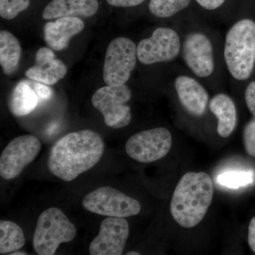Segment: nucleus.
<instances>
[{
  "instance_id": "f257e3e1",
  "label": "nucleus",
  "mask_w": 255,
  "mask_h": 255,
  "mask_svg": "<svg viewBox=\"0 0 255 255\" xmlns=\"http://www.w3.org/2000/svg\"><path fill=\"white\" fill-rule=\"evenodd\" d=\"M105 142L97 132L82 130L59 139L50 150L48 167L55 177L69 182L100 162Z\"/></svg>"
},
{
  "instance_id": "f03ea898",
  "label": "nucleus",
  "mask_w": 255,
  "mask_h": 255,
  "mask_svg": "<svg viewBox=\"0 0 255 255\" xmlns=\"http://www.w3.org/2000/svg\"><path fill=\"white\" fill-rule=\"evenodd\" d=\"M255 6L248 5L245 14L228 28L223 58L228 73L238 82H248L255 73Z\"/></svg>"
},
{
  "instance_id": "7ed1b4c3",
  "label": "nucleus",
  "mask_w": 255,
  "mask_h": 255,
  "mask_svg": "<svg viewBox=\"0 0 255 255\" xmlns=\"http://www.w3.org/2000/svg\"><path fill=\"white\" fill-rule=\"evenodd\" d=\"M211 177L204 172L184 174L174 189L171 201V214L182 227H195L202 221L214 198Z\"/></svg>"
},
{
  "instance_id": "20e7f679",
  "label": "nucleus",
  "mask_w": 255,
  "mask_h": 255,
  "mask_svg": "<svg viewBox=\"0 0 255 255\" xmlns=\"http://www.w3.org/2000/svg\"><path fill=\"white\" fill-rule=\"evenodd\" d=\"M77 234L75 225L61 210L51 207L38 217L33 238V247L39 255H54L62 243L73 241Z\"/></svg>"
},
{
  "instance_id": "39448f33",
  "label": "nucleus",
  "mask_w": 255,
  "mask_h": 255,
  "mask_svg": "<svg viewBox=\"0 0 255 255\" xmlns=\"http://www.w3.org/2000/svg\"><path fill=\"white\" fill-rule=\"evenodd\" d=\"M181 56L189 71L196 78L204 80L216 70L214 43L206 32L192 30L182 38Z\"/></svg>"
},
{
  "instance_id": "423d86ee",
  "label": "nucleus",
  "mask_w": 255,
  "mask_h": 255,
  "mask_svg": "<svg viewBox=\"0 0 255 255\" xmlns=\"http://www.w3.org/2000/svg\"><path fill=\"white\" fill-rule=\"evenodd\" d=\"M137 46L127 37L110 42L106 53L104 81L110 86H122L128 81L137 61Z\"/></svg>"
},
{
  "instance_id": "0eeeda50",
  "label": "nucleus",
  "mask_w": 255,
  "mask_h": 255,
  "mask_svg": "<svg viewBox=\"0 0 255 255\" xmlns=\"http://www.w3.org/2000/svg\"><path fill=\"white\" fill-rule=\"evenodd\" d=\"M131 97L132 92L127 85H107L96 91L92 96V103L103 116L107 127L122 128L127 127L131 121V111L127 105Z\"/></svg>"
},
{
  "instance_id": "6e6552de",
  "label": "nucleus",
  "mask_w": 255,
  "mask_h": 255,
  "mask_svg": "<svg viewBox=\"0 0 255 255\" xmlns=\"http://www.w3.org/2000/svg\"><path fill=\"white\" fill-rule=\"evenodd\" d=\"M82 206L90 212L108 217H130L141 210L136 199L110 187L98 188L87 194L82 200Z\"/></svg>"
},
{
  "instance_id": "1a4fd4ad",
  "label": "nucleus",
  "mask_w": 255,
  "mask_h": 255,
  "mask_svg": "<svg viewBox=\"0 0 255 255\" xmlns=\"http://www.w3.org/2000/svg\"><path fill=\"white\" fill-rule=\"evenodd\" d=\"M182 38L174 28L159 27L137 46V60L145 65L167 63L181 54Z\"/></svg>"
},
{
  "instance_id": "9d476101",
  "label": "nucleus",
  "mask_w": 255,
  "mask_h": 255,
  "mask_svg": "<svg viewBox=\"0 0 255 255\" xmlns=\"http://www.w3.org/2000/svg\"><path fill=\"white\" fill-rule=\"evenodd\" d=\"M172 137L165 128L159 127L137 132L129 137L126 151L129 157L142 163L162 159L172 147Z\"/></svg>"
},
{
  "instance_id": "9b49d317",
  "label": "nucleus",
  "mask_w": 255,
  "mask_h": 255,
  "mask_svg": "<svg viewBox=\"0 0 255 255\" xmlns=\"http://www.w3.org/2000/svg\"><path fill=\"white\" fill-rule=\"evenodd\" d=\"M41 144L36 137L23 135L15 137L6 145L0 157V175L5 180L18 177L36 158Z\"/></svg>"
},
{
  "instance_id": "f8f14e48",
  "label": "nucleus",
  "mask_w": 255,
  "mask_h": 255,
  "mask_svg": "<svg viewBox=\"0 0 255 255\" xmlns=\"http://www.w3.org/2000/svg\"><path fill=\"white\" fill-rule=\"evenodd\" d=\"M129 236L125 218L108 217L101 223L100 233L89 247L91 255L123 254Z\"/></svg>"
},
{
  "instance_id": "ddd939ff",
  "label": "nucleus",
  "mask_w": 255,
  "mask_h": 255,
  "mask_svg": "<svg viewBox=\"0 0 255 255\" xmlns=\"http://www.w3.org/2000/svg\"><path fill=\"white\" fill-rule=\"evenodd\" d=\"M174 90L181 105L194 117H202L209 105L207 90L196 77L180 75L174 81Z\"/></svg>"
},
{
  "instance_id": "4468645a",
  "label": "nucleus",
  "mask_w": 255,
  "mask_h": 255,
  "mask_svg": "<svg viewBox=\"0 0 255 255\" xmlns=\"http://www.w3.org/2000/svg\"><path fill=\"white\" fill-rule=\"evenodd\" d=\"M66 74L65 64L57 59L51 48L43 47L36 52L34 65L26 70L25 75L31 80L53 85L63 80Z\"/></svg>"
},
{
  "instance_id": "2eb2a0df",
  "label": "nucleus",
  "mask_w": 255,
  "mask_h": 255,
  "mask_svg": "<svg viewBox=\"0 0 255 255\" xmlns=\"http://www.w3.org/2000/svg\"><path fill=\"white\" fill-rule=\"evenodd\" d=\"M85 23L78 17H62L49 21L43 27L47 45L51 49L62 50L68 48L73 37L81 33Z\"/></svg>"
},
{
  "instance_id": "dca6fc26",
  "label": "nucleus",
  "mask_w": 255,
  "mask_h": 255,
  "mask_svg": "<svg viewBox=\"0 0 255 255\" xmlns=\"http://www.w3.org/2000/svg\"><path fill=\"white\" fill-rule=\"evenodd\" d=\"M99 9L98 0H52L43 11L44 19L62 17H90Z\"/></svg>"
},
{
  "instance_id": "f3484780",
  "label": "nucleus",
  "mask_w": 255,
  "mask_h": 255,
  "mask_svg": "<svg viewBox=\"0 0 255 255\" xmlns=\"http://www.w3.org/2000/svg\"><path fill=\"white\" fill-rule=\"evenodd\" d=\"M209 106L211 113L218 119V133L222 137H229L238 123L237 109L234 101L226 94L219 93L210 100Z\"/></svg>"
},
{
  "instance_id": "a211bd4d",
  "label": "nucleus",
  "mask_w": 255,
  "mask_h": 255,
  "mask_svg": "<svg viewBox=\"0 0 255 255\" xmlns=\"http://www.w3.org/2000/svg\"><path fill=\"white\" fill-rule=\"evenodd\" d=\"M39 97L28 80L18 82L8 100L10 112L15 117H25L35 110Z\"/></svg>"
},
{
  "instance_id": "6ab92c4d",
  "label": "nucleus",
  "mask_w": 255,
  "mask_h": 255,
  "mask_svg": "<svg viewBox=\"0 0 255 255\" xmlns=\"http://www.w3.org/2000/svg\"><path fill=\"white\" fill-rule=\"evenodd\" d=\"M21 48L19 41L11 32L0 31V65L3 73L11 75L18 69L21 58Z\"/></svg>"
},
{
  "instance_id": "aec40b11",
  "label": "nucleus",
  "mask_w": 255,
  "mask_h": 255,
  "mask_svg": "<svg viewBox=\"0 0 255 255\" xmlns=\"http://www.w3.org/2000/svg\"><path fill=\"white\" fill-rule=\"evenodd\" d=\"M26 243L22 229L10 221H0V255L21 249Z\"/></svg>"
},
{
  "instance_id": "412c9836",
  "label": "nucleus",
  "mask_w": 255,
  "mask_h": 255,
  "mask_svg": "<svg viewBox=\"0 0 255 255\" xmlns=\"http://www.w3.org/2000/svg\"><path fill=\"white\" fill-rule=\"evenodd\" d=\"M192 0H150L149 11L159 18H170L187 9Z\"/></svg>"
},
{
  "instance_id": "4be33fe9",
  "label": "nucleus",
  "mask_w": 255,
  "mask_h": 255,
  "mask_svg": "<svg viewBox=\"0 0 255 255\" xmlns=\"http://www.w3.org/2000/svg\"><path fill=\"white\" fill-rule=\"evenodd\" d=\"M255 181L253 171H229L219 174L217 177L220 185L234 189L253 184Z\"/></svg>"
},
{
  "instance_id": "5701e85b",
  "label": "nucleus",
  "mask_w": 255,
  "mask_h": 255,
  "mask_svg": "<svg viewBox=\"0 0 255 255\" xmlns=\"http://www.w3.org/2000/svg\"><path fill=\"white\" fill-rule=\"evenodd\" d=\"M29 5L30 0H0V16L6 20L13 19Z\"/></svg>"
},
{
  "instance_id": "b1692460",
  "label": "nucleus",
  "mask_w": 255,
  "mask_h": 255,
  "mask_svg": "<svg viewBox=\"0 0 255 255\" xmlns=\"http://www.w3.org/2000/svg\"><path fill=\"white\" fill-rule=\"evenodd\" d=\"M243 138L247 153L255 157V118L246 124L243 130Z\"/></svg>"
},
{
  "instance_id": "393cba45",
  "label": "nucleus",
  "mask_w": 255,
  "mask_h": 255,
  "mask_svg": "<svg viewBox=\"0 0 255 255\" xmlns=\"http://www.w3.org/2000/svg\"><path fill=\"white\" fill-rule=\"evenodd\" d=\"M244 97L248 110L255 118V73L248 82H246Z\"/></svg>"
},
{
  "instance_id": "a878e982",
  "label": "nucleus",
  "mask_w": 255,
  "mask_h": 255,
  "mask_svg": "<svg viewBox=\"0 0 255 255\" xmlns=\"http://www.w3.org/2000/svg\"><path fill=\"white\" fill-rule=\"evenodd\" d=\"M33 89L36 92L37 95L43 100H48L53 95V91L48 85L42 82L33 80Z\"/></svg>"
},
{
  "instance_id": "bb28decb",
  "label": "nucleus",
  "mask_w": 255,
  "mask_h": 255,
  "mask_svg": "<svg viewBox=\"0 0 255 255\" xmlns=\"http://www.w3.org/2000/svg\"><path fill=\"white\" fill-rule=\"evenodd\" d=\"M196 4L203 9L208 11H215L221 9L227 0H194Z\"/></svg>"
},
{
  "instance_id": "cd10ccee",
  "label": "nucleus",
  "mask_w": 255,
  "mask_h": 255,
  "mask_svg": "<svg viewBox=\"0 0 255 255\" xmlns=\"http://www.w3.org/2000/svg\"><path fill=\"white\" fill-rule=\"evenodd\" d=\"M145 0H107L111 6L115 7H134L142 4Z\"/></svg>"
},
{
  "instance_id": "c85d7f7f",
  "label": "nucleus",
  "mask_w": 255,
  "mask_h": 255,
  "mask_svg": "<svg viewBox=\"0 0 255 255\" xmlns=\"http://www.w3.org/2000/svg\"><path fill=\"white\" fill-rule=\"evenodd\" d=\"M248 241L252 251L255 253V217L253 218L250 222L249 227H248Z\"/></svg>"
},
{
  "instance_id": "c756f323",
  "label": "nucleus",
  "mask_w": 255,
  "mask_h": 255,
  "mask_svg": "<svg viewBox=\"0 0 255 255\" xmlns=\"http://www.w3.org/2000/svg\"><path fill=\"white\" fill-rule=\"evenodd\" d=\"M11 255H26V253H23V252H14V253H11Z\"/></svg>"
},
{
  "instance_id": "7c9ffc66",
  "label": "nucleus",
  "mask_w": 255,
  "mask_h": 255,
  "mask_svg": "<svg viewBox=\"0 0 255 255\" xmlns=\"http://www.w3.org/2000/svg\"><path fill=\"white\" fill-rule=\"evenodd\" d=\"M127 255H140V253H137V252H129L128 253Z\"/></svg>"
}]
</instances>
